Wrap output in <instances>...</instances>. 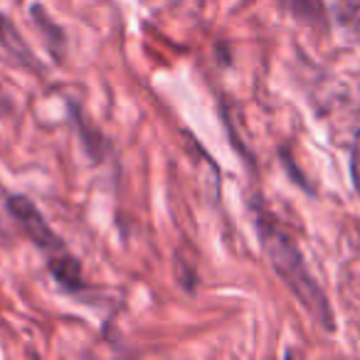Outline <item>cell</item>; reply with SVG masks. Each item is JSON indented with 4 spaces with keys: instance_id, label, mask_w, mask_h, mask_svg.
I'll list each match as a JSON object with an SVG mask.
<instances>
[{
    "instance_id": "obj_6",
    "label": "cell",
    "mask_w": 360,
    "mask_h": 360,
    "mask_svg": "<svg viewBox=\"0 0 360 360\" xmlns=\"http://www.w3.org/2000/svg\"><path fill=\"white\" fill-rule=\"evenodd\" d=\"M350 180H353L355 193L360 195V129L353 136V146H350Z\"/></svg>"
},
{
    "instance_id": "obj_5",
    "label": "cell",
    "mask_w": 360,
    "mask_h": 360,
    "mask_svg": "<svg viewBox=\"0 0 360 360\" xmlns=\"http://www.w3.org/2000/svg\"><path fill=\"white\" fill-rule=\"evenodd\" d=\"M30 15H32V20H35V25L40 27V32L45 35L47 47H50L55 55H57V52L62 55V50H65V35H62L60 27H57L55 22L50 20V15L45 13V8H42V6H32Z\"/></svg>"
},
{
    "instance_id": "obj_3",
    "label": "cell",
    "mask_w": 360,
    "mask_h": 360,
    "mask_svg": "<svg viewBox=\"0 0 360 360\" xmlns=\"http://www.w3.org/2000/svg\"><path fill=\"white\" fill-rule=\"evenodd\" d=\"M0 47H3L15 62H20V65H27V67L35 65V57L27 50L25 40H22L20 32L13 27V22L8 20L6 15H0Z\"/></svg>"
},
{
    "instance_id": "obj_1",
    "label": "cell",
    "mask_w": 360,
    "mask_h": 360,
    "mask_svg": "<svg viewBox=\"0 0 360 360\" xmlns=\"http://www.w3.org/2000/svg\"><path fill=\"white\" fill-rule=\"evenodd\" d=\"M255 230H257V237H259L262 250H264L271 269L284 281L286 289L296 296L301 309H304L323 330H335L333 306H330L326 291L321 289V284L309 271L304 255H301L296 240L289 235V230L262 205H257V212H255Z\"/></svg>"
},
{
    "instance_id": "obj_2",
    "label": "cell",
    "mask_w": 360,
    "mask_h": 360,
    "mask_svg": "<svg viewBox=\"0 0 360 360\" xmlns=\"http://www.w3.org/2000/svg\"><path fill=\"white\" fill-rule=\"evenodd\" d=\"M6 212L13 217L18 227L22 230V235L30 237V242L37 250L45 255L47 266H50L52 276L60 281V286L65 291H79L84 279H82V266L79 259L67 250V245L62 242V237L47 225V220L42 217V212L32 205L30 198L25 195H8L6 198Z\"/></svg>"
},
{
    "instance_id": "obj_7",
    "label": "cell",
    "mask_w": 360,
    "mask_h": 360,
    "mask_svg": "<svg viewBox=\"0 0 360 360\" xmlns=\"http://www.w3.org/2000/svg\"><path fill=\"white\" fill-rule=\"evenodd\" d=\"M358 3L360 0H343V8H345V13H343V18H350L355 11H358Z\"/></svg>"
},
{
    "instance_id": "obj_8",
    "label": "cell",
    "mask_w": 360,
    "mask_h": 360,
    "mask_svg": "<svg viewBox=\"0 0 360 360\" xmlns=\"http://www.w3.org/2000/svg\"><path fill=\"white\" fill-rule=\"evenodd\" d=\"M200 3H207V0H200Z\"/></svg>"
},
{
    "instance_id": "obj_4",
    "label": "cell",
    "mask_w": 360,
    "mask_h": 360,
    "mask_svg": "<svg viewBox=\"0 0 360 360\" xmlns=\"http://www.w3.org/2000/svg\"><path fill=\"white\" fill-rule=\"evenodd\" d=\"M279 6L286 13L296 18V20L306 22L311 27H323L326 25V13L321 0H279Z\"/></svg>"
}]
</instances>
